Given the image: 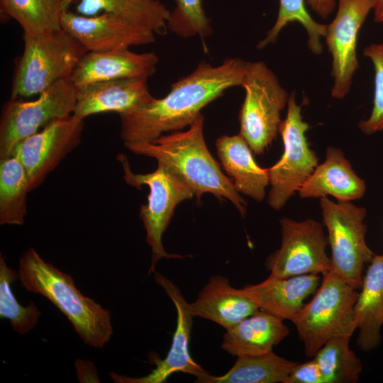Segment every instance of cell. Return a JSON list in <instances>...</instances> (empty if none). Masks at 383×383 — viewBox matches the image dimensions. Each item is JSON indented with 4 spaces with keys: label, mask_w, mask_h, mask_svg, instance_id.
I'll use <instances>...</instances> for the list:
<instances>
[{
    "label": "cell",
    "mask_w": 383,
    "mask_h": 383,
    "mask_svg": "<svg viewBox=\"0 0 383 383\" xmlns=\"http://www.w3.org/2000/svg\"><path fill=\"white\" fill-rule=\"evenodd\" d=\"M282 243L266 260L270 277L287 278L308 274H326L331 270L326 252L327 239L321 224L313 219L280 220Z\"/></svg>",
    "instance_id": "cell-11"
},
{
    "label": "cell",
    "mask_w": 383,
    "mask_h": 383,
    "mask_svg": "<svg viewBox=\"0 0 383 383\" xmlns=\"http://www.w3.org/2000/svg\"><path fill=\"white\" fill-rule=\"evenodd\" d=\"M61 23L62 30L87 51L126 49L155 40V33L152 30L108 13L85 16L65 10Z\"/></svg>",
    "instance_id": "cell-14"
},
{
    "label": "cell",
    "mask_w": 383,
    "mask_h": 383,
    "mask_svg": "<svg viewBox=\"0 0 383 383\" xmlns=\"http://www.w3.org/2000/svg\"><path fill=\"white\" fill-rule=\"evenodd\" d=\"M83 129L84 119L72 114L50 123L16 145L12 155L25 167L30 191L78 146Z\"/></svg>",
    "instance_id": "cell-12"
},
{
    "label": "cell",
    "mask_w": 383,
    "mask_h": 383,
    "mask_svg": "<svg viewBox=\"0 0 383 383\" xmlns=\"http://www.w3.org/2000/svg\"><path fill=\"white\" fill-rule=\"evenodd\" d=\"M363 55L373 64L374 90L371 114L359 123V128L365 134L371 135L383 130V42L367 46Z\"/></svg>",
    "instance_id": "cell-32"
},
{
    "label": "cell",
    "mask_w": 383,
    "mask_h": 383,
    "mask_svg": "<svg viewBox=\"0 0 383 383\" xmlns=\"http://www.w3.org/2000/svg\"><path fill=\"white\" fill-rule=\"evenodd\" d=\"M283 320L272 313L259 309L226 330L221 348L236 357L272 351L289 333Z\"/></svg>",
    "instance_id": "cell-21"
},
{
    "label": "cell",
    "mask_w": 383,
    "mask_h": 383,
    "mask_svg": "<svg viewBox=\"0 0 383 383\" xmlns=\"http://www.w3.org/2000/svg\"><path fill=\"white\" fill-rule=\"evenodd\" d=\"M309 128L302 119L301 105L296 104L293 91L289 96L286 118L279 126L284 152L279 160L267 169L271 185L267 202L274 210L285 205L318 165V158L306 137Z\"/></svg>",
    "instance_id": "cell-10"
},
{
    "label": "cell",
    "mask_w": 383,
    "mask_h": 383,
    "mask_svg": "<svg viewBox=\"0 0 383 383\" xmlns=\"http://www.w3.org/2000/svg\"><path fill=\"white\" fill-rule=\"evenodd\" d=\"M23 52L13 77L12 99L38 96L55 83L70 78L87 52L62 29L42 35L23 33Z\"/></svg>",
    "instance_id": "cell-4"
},
{
    "label": "cell",
    "mask_w": 383,
    "mask_h": 383,
    "mask_svg": "<svg viewBox=\"0 0 383 383\" xmlns=\"http://www.w3.org/2000/svg\"><path fill=\"white\" fill-rule=\"evenodd\" d=\"M248 65L237 57L216 66L201 62L192 73L173 83L165 96L119 116L122 141L151 142L165 133L191 126L206 105L226 90L242 86Z\"/></svg>",
    "instance_id": "cell-1"
},
{
    "label": "cell",
    "mask_w": 383,
    "mask_h": 383,
    "mask_svg": "<svg viewBox=\"0 0 383 383\" xmlns=\"http://www.w3.org/2000/svg\"><path fill=\"white\" fill-rule=\"evenodd\" d=\"M233 367L224 374L209 373L196 379L200 383H285L296 362L289 361L272 350L258 355L237 357Z\"/></svg>",
    "instance_id": "cell-25"
},
{
    "label": "cell",
    "mask_w": 383,
    "mask_h": 383,
    "mask_svg": "<svg viewBox=\"0 0 383 383\" xmlns=\"http://www.w3.org/2000/svg\"><path fill=\"white\" fill-rule=\"evenodd\" d=\"M366 185L353 170L343 152L328 147L326 160L317 165L299 189L301 198H322L328 195L338 201H350L362 198Z\"/></svg>",
    "instance_id": "cell-19"
},
{
    "label": "cell",
    "mask_w": 383,
    "mask_h": 383,
    "mask_svg": "<svg viewBox=\"0 0 383 383\" xmlns=\"http://www.w3.org/2000/svg\"><path fill=\"white\" fill-rule=\"evenodd\" d=\"M204 123L201 113L185 131H172L151 142L124 145L133 153L152 157L167 165L190 187L198 201L204 194L210 193L220 199H228L244 216L247 203L209 151Z\"/></svg>",
    "instance_id": "cell-2"
},
{
    "label": "cell",
    "mask_w": 383,
    "mask_h": 383,
    "mask_svg": "<svg viewBox=\"0 0 383 383\" xmlns=\"http://www.w3.org/2000/svg\"><path fill=\"white\" fill-rule=\"evenodd\" d=\"M30 191L25 167L11 155L0 159V225L23 224Z\"/></svg>",
    "instance_id": "cell-26"
},
{
    "label": "cell",
    "mask_w": 383,
    "mask_h": 383,
    "mask_svg": "<svg viewBox=\"0 0 383 383\" xmlns=\"http://www.w3.org/2000/svg\"><path fill=\"white\" fill-rule=\"evenodd\" d=\"M355 305L354 318L359 330L357 345L365 351L376 348L383 325V255H374L363 277Z\"/></svg>",
    "instance_id": "cell-23"
},
{
    "label": "cell",
    "mask_w": 383,
    "mask_h": 383,
    "mask_svg": "<svg viewBox=\"0 0 383 383\" xmlns=\"http://www.w3.org/2000/svg\"><path fill=\"white\" fill-rule=\"evenodd\" d=\"M148 78H127L86 84L77 87L73 115L84 119L101 113H130L154 97L149 91Z\"/></svg>",
    "instance_id": "cell-16"
},
{
    "label": "cell",
    "mask_w": 383,
    "mask_h": 383,
    "mask_svg": "<svg viewBox=\"0 0 383 383\" xmlns=\"http://www.w3.org/2000/svg\"><path fill=\"white\" fill-rule=\"evenodd\" d=\"M308 5L321 18H326L337 5V0H307Z\"/></svg>",
    "instance_id": "cell-34"
},
{
    "label": "cell",
    "mask_w": 383,
    "mask_h": 383,
    "mask_svg": "<svg viewBox=\"0 0 383 383\" xmlns=\"http://www.w3.org/2000/svg\"><path fill=\"white\" fill-rule=\"evenodd\" d=\"M242 87L245 96L239 113V134L254 153L260 155L279 133L280 113L289 95L262 61L249 62Z\"/></svg>",
    "instance_id": "cell-7"
},
{
    "label": "cell",
    "mask_w": 383,
    "mask_h": 383,
    "mask_svg": "<svg viewBox=\"0 0 383 383\" xmlns=\"http://www.w3.org/2000/svg\"><path fill=\"white\" fill-rule=\"evenodd\" d=\"M167 29L176 35L188 38L199 36L202 40L210 35L212 28L204 11L202 0H174Z\"/></svg>",
    "instance_id": "cell-31"
},
{
    "label": "cell",
    "mask_w": 383,
    "mask_h": 383,
    "mask_svg": "<svg viewBox=\"0 0 383 383\" xmlns=\"http://www.w3.org/2000/svg\"><path fill=\"white\" fill-rule=\"evenodd\" d=\"M319 282L317 274L287 278L268 277L260 283L240 289L260 309L292 321L304 305V299L316 292Z\"/></svg>",
    "instance_id": "cell-18"
},
{
    "label": "cell",
    "mask_w": 383,
    "mask_h": 383,
    "mask_svg": "<svg viewBox=\"0 0 383 383\" xmlns=\"http://www.w3.org/2000/svg\"><path fill=\"white\" fill-rule=\"evenodd\" d=\"M358 294L357 289L333 271L323 275L312 300L292 321L306 355L313 357L333 338H351L356 330L354 310Z\"/></svg>",
    "instance_id": "cell-5"
},
{
    "label": "cell",
    "mask_w": 383,
    "mask_h": 383,
    "mask_svg": "<svg viewBox=\"0 0 383 383\" xmlns=\"http://www.w3.org/2000/svg\"><path fill=\"white\" fill-rule=\"evenodd\" d=\"M74 0H62L65 10ZM77 13L92 16L108 13L162 35L170 11L158 0H79Z\"/></svg>",
    "instance_id": "cell-24"
},
{
    "label": "cell",
    "mask_w": 383,
    "mask_h": 383,
    "mask_svg": "<svg viewBox=\"0 0 383 383\" xmlns=\"http://www.w3.org/2000/svg\"><path fill=\"white\" fill-rule=\"evenodd\" d=\"M0 11L16 20L23 33L42 35L62 30V0H0Z\"/></svg>",
    "instance_id": "cell-27"
},
{
    "label": "cell",
    "mask_w": 383,
    "mask_h": 383,
    "mask_svg": "<svg viewBox=\"0 0 383 383\" xmlns=\"http://www.w3.org/2000/svg\"><path fill=\"white\" fill-rule=\"evenodd\" d=\"M77 87L70 78L60 80L32 101L12 99L0 120V159L12 155L16 145L50 123L73 114Z\"/></svg>",
    "instance_id": "cell-9"
},
{
    "label": "cell",
    "mask_w": 383,
    "mask_h": 383,
    "mask_svg": "<svg viewBox=\"0 0 383 383\" xmlns=\"http://www.w3.org/2000/svg\"><path fill=\"white\" fill-rule=\"evenodd\" d=\"M118 157L123 167L126 182L138 189L147 185L150 189L148 203L140 206L139 217L146 232V242L152 252L148 273L155 272V265L160 259L186 257L166 252L162 239L176 206L184 200L192 199L194 194L175 172L162 162H157V168L152 172L135 174L125 155H120Z\"/></svg>",
    "instance_id": "cell-6"
},
{
    "label": "cell",
    "mask_w": 383,
    "mask_h": 383,
    "mask_svg": "<svg viewBox=\"0 0 383 383\" xmlns=\"http://www.w3.org/2000/svg\"><path fill=\"white\" fill-rule=\"evenodd\" d=\"M350 338L328 340L313 356L324 383H356L362 370L360 360L349 347Z\"/></svg>",
    "instance_id": "cell-28"
},
{
    "label": "cell",
    "mask_w": 383,
    "mask_h": 383,
    "mask_svg": "<svg viewBox=\"0 0 383 383\" xmlns=\"http://www.w3.org/2000/svg\"><path fill=\"white\" fill-rule=\"evenodd\" d=\"M299 22L308 33V46L316 55L323 52L321 38H326L327 25L315 21L307 11L305 0H279V9L277 20L266 36L258 43L257 48L262 49L269 44L274 43L282 30L288 23Z\"/></svg>",
    "instance_id": "cell-30"
},
{
    "label": "cell",
    "mask_w": 383,
    "mask_h": 383,
    "mask_svg": "<svg viewBox=\"0 0 383 383\" xmlns=\"http://www.w3.org/2000/svg\"><path fill=\"white\" fill-rule=\"evenodd\" d=\"M159 58L152 52L137 53L126 49L87 51L70 79L77 87L96 82L151 77Z\"/></svg>",
    "instance_id": "cell-17"
},
{
    "label": "cell",
    "mask_w": 383,
    "mask_h": 383,
    "mask_svg": "<svg viewBox=\"0 0 383 383\" xmlns=\"http://www.w3.org/2000/svg\"><path fill=\"white\" fill-rule=\"evenodd\" d=\"M374 11V21L377 23L383 22V0H372Z\"/></svg>",
    "instance_id": "cell-35"
},
{
    "label": "cell",
    "mask_w": 383,
    "mask_h": 383,
    "mask_svg": "<svg viewBox=\"0 0 383 383\" xmlns=\"http://www.w3.org/2000/svg\"><path fill=\"white\" fill-rule=\"evenodd\" d=\"M320 204L331 248V271L360 289L364 267L374 255L365 241L366 210L350 201L335 203L327 196L321 198Z\"/></svg>",
    "instance_id": "cell-8"
},
{
    "label": "cell",
    "mask_w": 383,
    "mask_h": 383,
    "mask_svg": "<svg viewBox=\"0 0 383 383\" xmlns=\"http://www.w3.org/2000/svg\"><path fill=\"white\" fill-rule=\"evenodd\" d=\"M154 279L165 290L177 309V326L170 350L163 360H155L156 367L148 375L131 377L111 372L110 377L117 383H163L177 372L192 374L196 378L208 372L191 357L189 341L192 331L193 315L189 304L179 289L162 274L155 272Z\"/></svg>",
    "instance_id": "cell-15"
},
{
    "label": "cell",
    "mask_w": 383,
    "mask_h": 383,
    "mask_svg": "<svg viewBox=\"0 0 383 383\" xmlns=\"http://www.w3.org/2000/svg\"><path fill=\"white\" fill-rule=\"evenodd\" d=\"M285 383H324L317 363L311 361L297 364L292 369Z\"/></svg>",
    "instance_id": "cell-33"
},
{
    "label": "cell",
    "mask_w": 383,
    "mask_h": 383,
    "mask_svg": "<svg viewBox=\"0 0 383 383\" xmlns=\"http://www.w3.org/2000/svg\"><path fill=\"white\" fill-rule=\"evenodd\" d=\"M18 272L25 289L50 301L87 345L102 348L110 340L113 333L110 311L82 294L70 274L45 262L33 248L21 256Z\"/></svg>",
    "instance_id": "cell-3"
},
{
    "label": "cell",
    "mask_w": 383,
    "mask_h": 383,
    "mask_svg": "<svg viewBox=\"0 0 383 383\" xmlns=\"http://www.w3.org/2000/svg\"><path fill=\"white\" fill-rule=\"evenodd\" d=\"M18 279V272L6 263L0 255V317L9 321L13 329L20 335L32 330L38 323L41 312L33 301L27 306L21 305L12 292L11 284Z\"/></svg>",
    "instance_id": "cell-29"
},
{
    "label": "cell",
    "mask_w": 383,
    "mask_h": 383,
    "mask_svg": "<svg viewBox=\"0 0 383 383\" xmlns=\"http://www.w3.org/2000/svg\"><path fill=\"white\" fill-rule=\"evenodd\" d=\"M216 147L221 165L236 191L261 201L270 184L268 170L257 165L245 140L240 134L223 135L217 138Z\"/></svg>",
    "instance_id": "cell-22"
},
{
    "label": "cell",
    "mask_w": 383,
    "mask_h": 383,
    "mask_svg": "<svg viewBox=\"0 0 383 383\" xmlns=\"http://www.w3.org/2000/svg\"><path fill=\"white\" fill-rule=\"evenodd\" d=\"M189 309L194 317L212 321L226 330L260 309L221 275L210 277Z\"/></svg>",
    "instance_id": "cell-20"
},
{
    "label": "cell",
    "mask_w": 383,
    "mask_h": 383,
    "mask_svg": "<svg viewBox=\"0 0 383 383\" xmlns=\"http://www.w3.org/2000/svg\"><path fill=\"white\" fill-rule=\"evenodd\" d=\"M337 4L335 17L327 25L325 38L333 59L331 95L342 99L348 93L359 67L356 52L358 33L372 10V1L337 0Z\"/></svg>",
    "instance_id": "cell-13"
}]
</instances>
